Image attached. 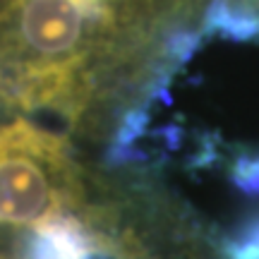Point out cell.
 Listing matches in <instances>:
<instances>
[{
    "label": "cell",
    "mask_w": 259,
    "mask_h": 259,
    "mask_svg": "<svg viewBox=\"0 0 259 259\" xmlns=\"http://www.w3.org/2000/svg\"><path fill=\"white\" fill-rule=\"evenodd\" d=\"M24 259H96V242L89 223L65 216L34 231Z\"/></svg>",
    "instance_id": "cell-2"
},
{
    "label": "cell",
    "mask_w": 259,
    "mask_h": 259,
    "mask_svg": "<svg viewBox=\"0 0 259 259\" xmlns=\"http://www.w3.org/2000/svg\"><path fill=\"white\" fill-rule=\"evenodd\" d=\"M82 178L70 144L34 122L0 125V226L36 231L65 216H82Z\"/></svg>",
    "instance_id": "cell-1"
},
{
    "label": "cell",
    "mask_w": 259,
    "mask_h": 259,
    "mask_svg": "<svg viewBox=\"0 0 259 259\" xmlns=\"http://www.w3.org/2000/svg\"><path fill=\"white\" fill-rule=\"evenodd\" d=\"M231 259H259V223L250 226L235 242L228 247Z\"/></svg>",
    "instance_id": "cell-3"
}]
</instances>
